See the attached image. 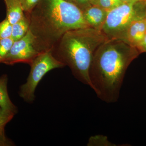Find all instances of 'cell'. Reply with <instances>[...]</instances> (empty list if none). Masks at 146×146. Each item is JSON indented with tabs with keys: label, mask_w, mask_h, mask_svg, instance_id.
<instances>
[{
	"label": "cell",
	"mask_w": 146,
	"mask_h": 146,
	"mask_svg": "<svg viewBox=\"0 0 146 146\" xmlns=\"http://www.w3.org/2000/svg\"><path fill=\"white\" fill-rule=\"evenodd\" d=\"M124 39H108L95 52L89 76L90 86L101 100L118 102L126 72L140 54Z\"/></svg>",
	"instance_id": "cell-1"
},
{
	"label": "cell",
	"mask_w": 146,
	"mask_h": 146,
	"mask_svg": "<svg viewBox=\"0 0 146 146\" xmlns=\"http://www.w3.org/2000/svg\"><path fill=\"white\" fill-rule=\"evenodd\" d=\"M25 15L40 52L50 50L67 32L90 27L81 9L66 0H40L31 13Z\"/></svg>",
	"instance_id": "cell-2"
},
{
	"label": "cell",
	"mask_w": 146,
	"mask_h": 146,
	"mask_svg": "<svg viewBox=\"0 0 146 146\" xmlns=\"http://www.w3.org/2000/svg\"><path fill=\"white\" fill-rule=\"evenodd\" d=\"M108 39L100 30L76 29L63 35L50 51L57 60L70 68L77 80L90 86L89 70L94 53Z\"/></svg>",
	"instance_id": "cell-3"
},
{
	"label": "cell",
	"mask_w": 146,
	"mask_h": 146,
	"mask_svg": "<svg viewBox=\"0 0 146 146\" xmlns=\"http://www.w3.org/2000/svg\"><path fill=\"white\" fill-rule=\"evenodd\" d=\"M146 17V0L123 3L108 11L101 29L108 39H123L133 21Z\"/></svg>",
	"instance_id": "cell-4"
},
{
	"label": "cell",
	"mask_w": 146,
	"mask_h": 146,
	"mask_svg": "<svg viewBox=\"0 0 146 146\" xmlns=\"http://www.w3.org/2000/svg\"><path fill=\"white\" fill-rule=\"evenodd\" d=\"M30 65L31 71L27 82L20 87L19 94L25 102L32 103L35 100L36 86L44 76L53 69L65 66L53 56L50 50L39 54Z\"/></svg>",
	"instance_id": "cell-5"
},
{
	"label": "cell",
	"mask_w": 146,
	"mask_h": 146,
	"mask_svg": "<svg viewBox=\"0 0 146 146\" xmlns=\"http://www.w3.org/2000/svg\"><path fill=\"white\" fill-rule=\"evenodd\" d=\"M35 36L30 30L22 39L13 43L11 48L2 63L13 65L18 63L30 64L41 53L35 45Z\"/></svg>",
	"instance_id": "cell-6"
},
{
	"label": "cell",
	"mask_w": 146,
	"mask_h": 146,
	"mask_svg": "<svg viewBox=\"0 0 146 146\" xmlns=\"http://www.w3.org/2000/svg\"><path fill=\"white\" fill-rule=\"evenodd\" d=\"M84 18L89 26L101 30L108 11L97 5L89 6L82 10Z\"/></svg>",
	"instance_id": "cell-7"
},
{
	"label": "cell",
	"mask_w": 146,
	"mask_h": 146,
	"mask_svg": "<svg viewBox=\"0 0 146 146\" xmlns=\"http://www.w3.org/2000/svg\"><path fill=\"white\" fill-rule=\"evenodd\" d=\"M146 34V17L133 21L128 28L123 39L136 48Z\"/></svg>",
	"instance_id": "cell-8"
},
{
	"label": "cell",
	"mask_w": 146,
	"mask_h": 146,
	"mask_svg": "<svg viewBox=\"0 0 146 146\" xmlns=\"http://www.w3.org/2000/svg\"><path fill=\"white\" fill-rule=\"evenodd\" d=\"M7 82L8 77L7 75H3L0 78V107L5 113L14 116L18 112V109L9 96Z\"/></svg>",
	"instance_id": "cell-9"
},
{
	"label": "cell",
	"mask_w": 146,
	"mask_h": 146,
	"mask_svg": "<svg viewBox=\"0 0 146 146\" xmlns=\"http://www.w3.org/2000/svg\"><path fill=\"white\" fill-rule=\"evenodd\" d=\"M6 7V18L11 25L16 23L25 16L20 0H4Z\"/></svg>",
	"instance_id": "cell-10"
},
{
	"label": "cell",
	"mask_w": 146,
	"mask_h": 146,
	"mask_svg": "<svg viewBox=\"0 0 146 146\" xmlns=\"http://www.w3.org/2000/svg\"><path fill=\"white\" fill-rule=\"evenodd\" d=\"M29 20L25 14L23 18L12 25L11 38L14 42L22 39L27 34L29 30Z\"/></svg>",
	"instance_id": "cell-11"
},
{
	"label": "cell",
	"mask_w": 146,
	"mask_h": 146,
	"mask_svg": "<svg viewBox=\"0 0 146 146\" xmlns=\"http://www.w3.org/2000/svg\"><path fill=\"white\" fill-rule=\"evenodd\" d=\"M14 116L4 112L0 107V146L14 145V143L6 136L5 128Z\"/></svg>",
	"instance_id": "cell-12"
},
{
	"label": "cell",
	"mask_w": 146,
	"mask_h": 146,
	"mask_svg": "<svg viewBox=\"0 0 146 146\" xmlns=\"http://www.w3.org/2000/svg\"><path fill=\"white\" fill-rule=\"evenodd\" d=\"M14 42L11 37L0 39V63H2Z\"/></svg>",
	"instance_id": "cell-13"
},
{
	"label": "cell",
	"mask_w": 146,
	"mask_h": 146,
	"mask_svg": "<svg viewBox=\"0 0 146 146\" xmlns=\"http://www.w3.org/2000/svg\"><path fill=\"white\" fill-rule=\"evenodd\" d=\"M12 25L5 18L0 23V39L11 37Z\"/></svg>",
	"instance_id": "cell-14"
},
{
	"label": "cell",
	"mask_w": 146,
	"mask_h": 146,
	"mask_svg": "<svg viewBox=\"0 0 146 146\" xmlns=\"http://www.w3.org/2000/svg\"><path fill=\"white\" fill-rule=\"evenodd\" d=\"M122 3H123L121 0H98L95 5H99L108 11Z\"/></svg>",
	"instance_id": "cell-15"
},
{
	"label": "cell",
	"mask_w": 146,
	"mask_h": 146,
	"mask_svg": "<svg viewBox=\"0 0 146 146\" xmlns=\"http://www.w3.org/2000/svg\"><path fill=\"white\" fill-rule=\"evenodd\" d=\"M21 5L25 14L31 13L40 2V0H20Z\"/></svg>",
	"instance_id": "cell-16"
},
{
	"label": "cell",
	"mask_w": 146,
	"mask_h": 146,
	"mask_svg": "<svg viewBox=\"0 0 146 146\" xmlns=\"http://www.w3.org/2000/svg\"><path fill=\"white\" fill-rule=\"evenodd\" d=\"M98 0H74V3L82 11L89 6L95 5Z\"/></svg>",
	"instance_id": "cell-17"
},
{
	"label": "cell",
	"mask_w": 146,
	"mask_h": 146,
	"mask_svg": "<svg viewBox=\"0 0 146 146\" xmlns=\"http://www.w3.org/2000/svg\"><path fill=\"white\" fill-rule=\"evenodd\" d=\"M140 53H146V34L141 43L136 47Z\"/></svg>",
	"instance_id": "cell-18"
},
{
	"label": "cell",
	"mask_w": 146,
	"mask_h": 146,
	"mask_svg": "<svg viewBox=\"0 0 146 146\" xmlns=\"http://www.w3.org/2000/svg\"><path fill=\"white\" fill-rule=\"evenodd\" d=\"M123 3L130 2L134 1H138V0H121Z\"/></svg>",
	"instance_id": "cell-19"
},
{
	"label": "cell",
	"mask_w": 146,
	"mask_h": 146,
	"mask_svg": "<svg viewBox=\"0 0 146 146\" xmlns=\"http://www.w3.org/2000/svg\"><path fill=\"white\" fill-rule=\"evenodd\" d=\"M66 1H68L71 2H72L74 3V0H66Z\"/></svg>",
	"instance_id": "cell-20"
}]
</instances>
